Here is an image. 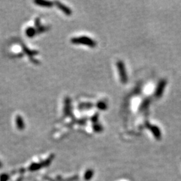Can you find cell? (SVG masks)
<instances>
[{
	"label": "cell",
	"mask_w": 181,
	"mask_h": 181,
	"mask_svg": "<svg viewBox=\"0 0 181 181\" xmlns=\"http://www.w3.org/2000/svg\"><path fill=\"white\" fill-rule=\"evenodd\" d=\"M24 50L25 51V52H26L27 55H28V56H34V55H37V52H36V51H34V50H29L28 49V48H26V47H25V46H24Z\"/></svg>",
	"instance_id": "8fae6325"
},
{
	"label": "cell",
	"mask_w": 181,
	"mask_h": 181,
	"mask_svg": "<svg viewBox=\"0 0 181 181\" xmlns=\"http://www.w3.org/2000/svg\"><path fill=\"white\" fill-rule=\"evenodd\" d=\"M93 129H94L95 132H100L102 130V127H101V126L100 125H98V124L95 123V125H94V126H93Z\"/></svg>",
	"instance_id": "4fadbf2b"
},
{
	"label": "cell",
	"mask_w": 181,
	"mask_h": 181,
	"mask_svg": "<svg viewBox=\"0 0 181 181\" xmlns=\"http://www.w3.org/2000/svg\"><path fill=\"white\" fill-rule=\"evenodd\" d=\"M98 115H99L98 114H96L92 117V121H93V122H95V123L97 122V120H98Z\"/></svg>",
	"instance_id": "9a60e30c"
},
{
	"label": "cell",
	"mask_w": 181,
	"mask_h": 181,
	"mask_svg": "<svg viewBox=\"0 0 181 181\" xmlns=\"http://www.w3.org/2000/svg\"><path fill=\"white\" fill-rule=\"evenodd\" d=\"M56 5H57V7H58L59 9L61 10L62 11H63V12L65 14H66V15L70 16V14L72 13V11H71V10H70L69 7H67L65 5H64V4H61V2H57V1H56Z\"/></svg>",
	"instance_id": "5b68a950"
},
{
	"label": "cell",
	"mask_w": 181,
	"mask_h": 181,
	"mask_svg": "<svg viewBox=\"0 0 181 181\" xmlns=\"http://www.w3.org/2000/svg\"><path fill=\"white\" fill-rule=\"evenodd\" d=\"M93 105L91 103H85V104H83V107H81V108H83V109H89V108H90V107H92Z\"/></svg>",
	"instance_id": "5bb4252c"
},
{
	"label": "cell",
	"mask_w": 181,
	"mask_h": 181,
	"mask_svg": "<svg viewBox=\"0 0 181 181\" xmlns=\"http://www.w3.org/2000/svg\"><path fill=\"white\" fill-rule=\"evenodd\" d=\"M117 67L118 69L119 75H120V81L123 84H126L128 81V75L126 73V69L124 63L121 61H119L117 63Z\"/></svg>",
	"instance_id": "7a4b0ae2"
},
{
	"label": "cell",
	"mask_w": 181,
	"mask_h": 181,
	"mask_svg": "<svg viewBox=\"0 0 181 181\" xmlns=\"http://www.w3.org/2000/svg\"><path fill=\"white\" fill-rule=\"evenodd\" d=\"M97 106L98 107V109H99L101 110H105L107 109V103L104 101H99L97 104Z\"/></svg>",
	"instance_id": "7c38bea8"
},
{
	"label": "cell",
	"mask_w": 181,
	"mask_h": 181,
	"mask_svg": "<svg viewBox=\"0 0 181 181\" xmlns=\"http://www.w3.org/2000/svg\"><path fill=\"white\" fill-rule=\"evenodd\" d=\"M16 121V125H17V127H18V129H19V130L24 129V123L23 119H22V116H20V115H17Z\"/></svg>",
	"instance_id": "ba28073f"
},
{
	"label": "cell",
	"mask_w": 181,
	"mask_h": 181,
	"mask_svg": "<svg viewBox=\"0 0 181 181\" xmlns=\"http://www.w3.org/2000/svg\"><path fill=\"white\" fill-rule=\"evenodd\" d=\"M166 84H167V81H166V79H161V80L158 82L154 93V95L158 99L162 97L164 90H165V89L166 86Z\"/></svg>",
	"instance_id": "3957f363"
},
{
	"label": "cell",
	"mask_w": 181,
	"mask_h": 181,
	"mask_svg": "<svg viewBox=\"0 0 181 181\" xmlns=\"http://www.w3.org/2000/svg\"><path fill=\"white\" fill-rule=\"evenodd\" d=\"M146 126L147 128H148L150 130L152 134H153V135L156 138H158V139L160 138L161 132H160V129L158 128L157 126L151 125L150 123L148 122V121H146Z\"/></svg>",
	"instance_id": "277c9868"
},
{
	"label": "cell",
	"mask_w": 181,
	"mask_h": 181,
	"mask_svg": "<svg viewBox=\"0 0 181 181\" xmlns=\"http://www.w3.org/2000/svg\"><path fill=\"white\" fill-rule=\"evenodd\" d=\"M150 99H147L143 101V102L142 104L140 105V109L141 110H145L146 109L148 108V107L150 105Z\"/></svg>",
	"instance_id": "30bf717a"
},
{
	"label": "cell",
	"mask_w": 181,
	"mask_h": 181,
	"mask_svg": "<svg viewBox=\"0 0 181 181\" xmlns=\"http://www.w3.org/2000/svg\"><path fill=\"white\" fill-rule=\"evenodd\" d=\"M64 114L65 115H70L71 114V105H70V100L69 98H66L64 101Z\"/></svg>",
	"instance_id": "8992f818"
},
{
	"label": "cell",
	"mask_w": 181,
	"mask_h": 181,
	"mask_svg": "<svg viewBox=\"0 0 181 181\" xmlns=\"http://www.w3.org/2000/svg\"><path fill=\"white\" fill-rule=\"evenodd\" d=\"M71 42L75 44H83L90 47H95L96 42L87 36H81L78 38H73L71 39Z\"/></svg>",
	"instance_id": "6da1fadb"
},
{
	"label": "cell",
	"mask_w": 181,
	"mask_h": 181,
	"mask_svg": "<svg viewBox=\"0 0 181 181\" xmlns=\"http://www.w3.org/2000/svg\"><path fill=\"white\" fill-rule=\"evenodd\" d=\"M26 34L28 37L32 38L36 34V30L33 28H28L26 30Z\"/></svg>",
	"instance_id": "9c48e42d"
},
{
	"label": "cell",
	"mask_w": 181,
	"mask_h": 181,
	"mask_svg": "<svg viewBox=\"0 0 181 181\" xmlns=\"http://www.w3.org/2000/svg\"><path fill=\"white\" fill-rule=\"evenodd\" d=\"M34 3L36 5L41 7H50L52 6V3L49 1H42V0H40V1H35Z\"/></svg>",
	"instance_id": "52a82bcc"
}]
</instances>
